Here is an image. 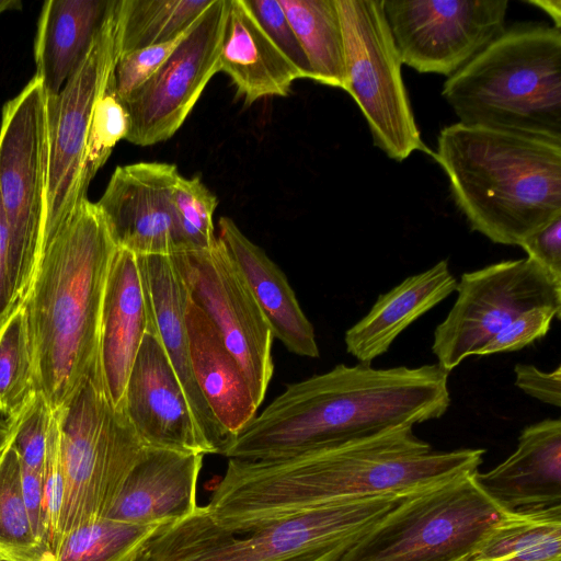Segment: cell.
I'll use <instances>...</instances> for the list:
<instances>
[{"label":"cell","mask_w":561,"mask_h":561,"mask_svg":"<svg viewBox=\"0 0 561 561\" xmlns=\"http://www.w3.org/2000/svg\"><path fill=\"white\" fill-rule=\"evenodd\" d=\"M485 450L436 451L400 425L344 444L274 459H229L206 506L233 530L305 510L381 495H413L474 473Z\"/></svg>","instance_id":"1"},{"label":"cell","mask_w":561,"mask_h":561,"mask_svg":"<svg viewBox=\"0 0 561 561\" xmlns=\"http://www.w3.org/2000/svg\"><path fill=\"white\" fill-rule=\"evenodd\" d=\"M448 374L438 364L391 368L339 364L287 385L229 442L222 456L287 457L437 420L450 405Z\"/></svg>","instance_id":"2"},{"label":"cell","mask_w":561,"mask_h":561,"mask_svg":"<svg viewBox=\"0 0 561 561\" xmlns=\"http://www.w3.org/2000/svg\"><path fill=\"white\" fill-rule=\"evenodd\" d=\"M116 249L99 208L89 199L43 237L20 306L28 324L38 391L53 412L98 367L102 300Z\"/></svg>","instance_id":"3"},{"label":"cell","mask_w":561,"mask_h":561,"mask_svg":"<svg viewBox=\"0 0 561 561\" xmlns=\"http://www.w3.org/2000/svg\"><path fill=\"white\" fill-rule=\"evenodd\" d=\"M432 156L470 228L493 243L519 245L561 217V142L458 122Z\"/></svg>","instance_id":"4"},{"label":"cell","mask_w":561,"mask_h":561,"mask_svg":"<svg viewBox=\"0 0 561 561\" xmlns=\"http://www.w3.org/2000/svg\"><path fill=\"white\" fill-rule=\"evenodd\" d=\"M459 123L561 142V30L520 22L447 78Z\"/></svg>","instance_id":"5"},{"label":"cell","mask_w":561,"mask_h":561,"mask_svg":"<svg viewBox=\"0 0 561 561\" xmlns=\"http://www.w3.org/2000/svg\"><path fill=\"white\" fill-rule=\"evenodd\" d=\"M409 496L330 504L244 531L219 525L198 506L147 539V561H334Z\"/></svg>","instance_id":"6"},{"label":"cell","mask_w":561,"mask_h":561,"mask_svg":"<svg viewBox=\"0 0 561 561\" xmlns=\"http://www.w3.org/2000/svg\"><path fill=\"white\" fill-rule=\"evenodd\" d=\"M54 413L59 424L65 477L61 542L71 530L106 517L148 447L125 413L110 402L98 367Z\"/></svg>","instance_id":"7"},{"label":"cell","mask_w":561,"mask_h":561,"mask_svg":"<svg viewBox=\"0 0 561 561\" xmlns=\"http://www.w3.org/2000/svg\"><path fill=\"white\" fill-rule=\"evenodd\" d=\"M510 514L466 474L409 496L334 561H465Z\"/></svg>","instance_id":"8"},{"label":"cell","mask_w":561,"mask_h":561,"mask_svg":"<svg viewBox=\"0 0 561 561\" xmlns=\"http://www.w3.org/2000/svg\"><path fill=\"white\" fill-rule=\"evenodd\" d=\"M340 15L347 85L362 111L374 145L401 162L423 144L402 78L383 0H335Z\"/></svg>","instance_id":"9"},{"label":"cell","mask_w":561,"mask_h":561,"mask_svg":"<svg viewBox=\"0 0 561 561\" xmlns=\"http://www.w3.org/2000/svg\"><path fill=\"white\" fill-rule=\"evenodd\" d=\"M46 91L34 75L2 108L0 195L7 216L21 302L41 253L48 186Z\"/></svg>","instance_id":"10"},{"label":"cell","mask_w":561,"mask_h":561,"mask_svg":"<svg viewBox=\"0 0 561 561\" xmlns=\"http://www.w3.org/2000/svg\"><path fill=\"white\" fill-rule=\"evenodd\" d=\"M118 2L113 0L85 58L59 93H46L49 167L44 236L88 199L87 142L95 104L119 55Z\"/></svg>","instance_id":"11"},{"label":"cell","mask_w":561,"mask_h":561,"mask_svg":"<svg viewBox=\"0 0 561 561\" xmlns=\"http://www.w3.org/2000/svg\"><path fill=\"white\" fill-rule=\"evenodd\" d=\"M456 291L432 344L438 366L447 373L522 312L542 306L561 309V285L527 256L463 273Z\"/></svg>","instance_id":"12"},{"label":"cell","mask_w":561,"mask_h":561,"mask_svg":"<svg viewBox=\"0 0 561 561\" xmlns=\"http://www.w3.org/2000/svg\"><path fill=\"white\" fill-rule=\"evenodd\" d=\"M190 299L208 317L242 368L257 408L274 373L273 333L242 273L219 240L170 255Z\"/></svg>","instance_id":"13"},{"label":"cell","mask_w":561,"mask_h":561,"mask_svg":"<svg viewBox=\"0 0 561 561\" xmlns=\"http://www.w3.org/2000/svg\"><path fill=\"white\" fill-rule=\"evenodd\" d=\"M507 0H383L402 65L451 77L505 28Z\"/></svg>","instance_id":"14"},{"label":"cell","mask_w":561,"mask_h":561,"mask_svg":"<svg viewBox=\"0 0 561 561\" xmlns=\"http://www.w3.org/2000/svg\"><path fill=\"white\" fill-rule=\"evenodd\" d=\"M227 11L228 0H214L159 70L124 102L129 116L125 140L151 146L180 129L219 72Z\"/></svg>","instance_id":"15"},{"label":"cell","mask_w":561,"mask_h":561,"mask_svg":"<svg viewBox=\"0 0 561 561\" xmlns=\"http://www.w3.org/2000/svg\"><path fill=\"white\" fill-rule=\"evenodd\" d=\"M181 174L174 163L119 165L95 203L119 249L135 255H172L188 249L173 204Z\"/></svg>","instance_id":"16"},{"label":"cell","mask_w":561,"mask_h":561,"mask_svg":"<svg viewBox=\"0 0 561 561\" xmlns=\"http://www.w3.org/2000/svg\"><path fill=\"white\" fill-rule=\"evenodd\" d=\"M123 412L147 447L214 454L149 324L127 380Z\"/></svg>","instance_id":"17"},{"label":"cell","mask_w":561,"mask_h":561,"mask_svg":"<svg viewBox=\"0 0 561 561\" xmlns=\"http://www.w3.org/2000/svg\"><path fill=\"white\" fill-rule=\"evenodd\" d=\"M149 312V327L172 366L198 428L214 454L222 455L230 442L203 398L194 378L185 313L186 285L170 255H137Z\"/></svg>","instance_id":"18"},{"label":"cell","mask_w":561,"mask_h":561,"mask_svg":"<svg viewBox=\"0 0 561 561\" xmlns=\"http://www.w3.org/2000/svg\"><path fill=\"white\" fill-rule=\"evenodd\" d=\"M149 324L137 255L117 248L102 300L98 367L112 405L124 410L127 380Z\"/></svg>","instance_id":"19"},{"label":"cell","mask_w":561,"mask_h":561,"mask_svg":"<svg viewBox=\"0 0 561 561\" xmlns=\"http://www.w3.org/2000/svg\"><path fill=\"white\" fill-rule=\"evenodd\" d=\"M205 455L148 447L127 476L106 517L135 525L176 522L197 505Z\"/></svg>","instance_id":"20"},{"label":"cell","mask_w":561,"mask_h":561,"mask_svg":"<svg viewBox=\"0 0 561 561\" xmlns=\"http://www.w3.org/2000/svg\"><path fill=\"white\" fill-rule=\"evenodd\" d=\"M481 490L500 507L522 513L561 505V421L525 427L516 449L493 469L476 472Z\"/></svg>","instance_id":"21"},{"label":"cell","mask_w":561,"mask_h":561,"mask_svg":"<svg viewBox=\"0 0 561 561\" xmlns=\"http://www.w3.org/2000/svg\"><path fill=\"white\" fill-rule=\"evenodd\" d=\"M217 237L242 273L274 339L290 353L319 357L313 325L279 266L228 217L219 218Z\"/></svg>","instance_id":"22"},{"label":"cell","mask_w":561,"mask_h":561,"mask_svg":"<svg viewBox=\"0 0 561 561\" xmlns=\"http://www.w3.org/2000/svg\"><path fill=\"white\" fill-rule=\"evenodd\" d=\"M447 260L411 275L381 294L368 313L345 332L346 352L362 364L383 355L410 324L457 288Z\"/></svg>","instance_id":"23"},{"label":"cell","mask_w":561,"mask_h":561,"mask_svg":"<svg viewBox=\"0 0 561 561\" xmlns=\"http://www.w3.org/2000/svg\"><path fill=\"white\" fill-rule=\"evenodd\" d=\"M225 72L245 105L271 96H287L300 76L257 22L245 0H228L219 53Z\"/></svg>","instance_id":"24"},{"label":"cell","mask_w":561,"mask_h":561,"mask_svg":"<svg viewBox=\"0 0 561 561\" xmlns=\"http://www.w3.org/2000/svg\"><path fill=\"white\" fill-rule=\"evenodd\" d=\"M185 322L194 378L210 412L231 440L259 409L248 379L208 317L191 299Z\"/></svg>","instance_id":"25"},{"label":"cell","mask_w":561,"mask_h":561,"mask_svg":"<svg viewBox=\"0 0 561 561\" xmlns=\"http://www.w3.org/2000/svg\"><path fill=\"white\" fill-rule=\"evenodd\" d=\"M113 0L44 2L34 39L35 75L48 95L59 93L85 58Z\"/></svg>","instance_id":"26"},{"label":"cell","mask_w":561,"mask_h":561,"mask_svg":"<svg viewBox=\"0 0 561 561\" xmlns=\"http://www.w3.org/2000/svg\"><path fill=\"white\" fill-rule=\"evenodd\" d=\"M308 60L312 80L345 90L344 44L335 0H278Z\"/></svg>","instance_id":"27"},{"label":"cell","mask_w":561,"mask_h":561,"mask_svg":"<svg viewBox=\"0 0 561 561\" xmlns=\"http://www.w3.org/2000/svg\"><path fill=\"white\" fill-rule=\"evenodd\" d=\"M469 561H561V505L511 513Z\"/></svg>","instance_id":"28"},{"label":"cell","mask_w":561,"mask_h":561,"mask_svg":"<svg viewBox=\"0 0 561 561\" xmlns=\"http://www.w3.org/2000/svg\"><path fill=\"white\" fill-rule=\"evenodd\" d=\"M213 2L214 0H119V55L176 38Z\"/></svg>","instance_id":"29"},{"label":"cell","mask_w":561,"mask_h":561,"mask_svg":"<svg viewBox=\"0 0 561 561\" xmlns=\"http://www.w3.org/2000/svg\"><path fill=\"white\" fill-rule=\"evenodd\" d=\"M0 561H57L32 529L22 496L21 463L11 444L0 460Z\"/></svg>","instance_id":"30"},{"label":"cell","mask_w":561,"mask_h":561,"mask_svg":"<svg viewBox=\"0 0 561 561\" xmlns=\"http://www.w3.org/2000/svg\"><path fill=\"white\" fill-rule=\"evenodd\" d=\"M38 391L25 311L19 306L0 324V414L14 415Z\"/></svg>","instance_id":"31"},{"label":"cell","mask_w":561,"mask_h":561,"mask_svg":"<svg viewBox=\"0 0 561 561\" xmlns=\"http://www.w3.org/2000/svg\"><path fill=\"white\" fill-rule=\"evenodd\" d=\"M161 525H135L104 517L68 533L59 545L56 560L118 561Z\"/></svg>","instance_id":"32"},{"label":"cell","mask_w":561,"mask_h":561,"mask_svg":"<svg viewBox=\"0 0 561 561\" xmlns=\"http://www.w3.org/2000/svg\"><path fill=\"white\" fill-rule=\"evenodd\" d=\"M128 131L129 116L116 93L113 70L95 104L89 129L85 165L91 181L105 164L116 144L126 139Z\"/></svg>","instance_id":"33"},{"label":"cell","mask_w":561,"mask_h":561,"mask_svg":"<svg viewBox=\"0 0 561 561\" xmlns=\"http://www.w3.org/2000/svg\"><path fill=\"white\" fill-rule=\"evenodd\" d=\"M173 204L188 249L215 243L214 213L218 201L199 176L187 179L181 175L174 188Z\"/></svg>","instance_id":"34"},{"label":"cell","mask_w":561,"mask_h":561,"mask_svg":"<svg viewBox=\"0 0 561 561\" xmlns=\"http://www.w3.org/2000/svg\"><path fill=\"white\" fill-rule=\"evenodd\" d=\"M51 415L44 394L35 391L14 415L8 417L11 445L19 455L21 468L43 473Z\"/></svg>","instance_id":"35"},{"label":"cell","mask_w":561,"mask_h":561,"mask_svg":"<svg viewBox=\"0 0 561 561\" xmlns=\"http://www.w3.org/2000/svg\"><path fill=\"white\" fill-rule=\"evenodd\" d=\"M190 27L172 41L118 56L114 81L116 93L123 103L159 70L185 38Z\"/></svg>","instance_id":"36"},{"label":"cell","mask_w":561,"mask_h":561,"mask_svg":"<svg viewBox=\"0 0 561 561\" xmlns=\"http://www.w3.org/2000/svg\"><path fill=\"white\" fill-rule=\"evenodd\" d=\"M561 309L542 306L522 312L496 333L484 346L474 352L476 356L519 351L543 337L554 318L560 319Z\"/></svg>","instance_id":"37"},{"label":"cell","mask_w":561,"mask_h":561,"mask_svg":"<svg viewBox=\"0 0 561 561\" xmlns=\"http://www.w3.org/2000/svg\"><path fill=\"white\" fill-rule=\"evenodd\" d=\"M245 2L268 37L296 68L300 79L312 80L306 55L278 0H245Z\"/></svg>","instance_id":"38"},{"label":"cell","mask_w":561,"mask_h":561,"mask_svg":"<svg viewBox=\"0 0 561 561\" xmlns=\"http://www.w3.org/2000/svg\"><path fill=\"white\" fill-rule=\"evenodd\" d=\"M519 247L561 285V217L525 238Z\"/></svg>","instance_id":"39"},{"label":"cell","mask_w":561,"mask_h":561,"mask_svg":"<svg viewBox=\"0 0 561 561\" xmlns=\"http://www.w3.org/2000/svg\"><path fill=\"white\" fill-rule=\"evenodd\" d=\"M515 386L528 396L546 404L561 407V366L546 373L534 365L517 364L514 367Z\"/></svg>","instance_id":"40"},{"label":"cell","mask_w":561,"mask_h":561,"mask_svg":"<svg viewBox=\"0 0 561 561\" xmlns=\"http://www.w3.org/2000/svg\"><path fill=\"white\" fill-rule=\"evenodd\" d=\"M10 229L0 195V324L20 306Z\"/></svg>","instance_id":"41"},{"label":"cell","mask_w":561,"mask_h":561,"mask_svg":"<svg viewBox=\"0 0 561 561\" xmlns=\"http://www.w3.org/2000/svg\"><path fill=\"white\" fill-rule=\"evenodd\" d=\"M21 488L24 505L34 535L41 543L49 549L47 542L43 473L21 468Z\"/></svg>","instance_id":"42"},{"label":"cell","mask_w":561,"mask_h":561,"mask_svg":"<svg viewBox=\"0 0 561 561\" xmlns=\"http://www.w3.org/2000/svg\"><path fill=\"white\" fill-rule=\"evenodd\" d=\"M545 11L553 21V26L561 30V0H527Z\"/></svg>","instance_id":"43"},{"label":"cell","mask_w":561,"mask_h":561,"mask_svg":"<svg viewBox=\"0 0 561 561\" xmlns=\"http://www.w3.org/2000/svg\"><path fill=\"white\" fill-rule=\"evenodd\" d=\"M12 440V431L9 420L0 417V460Z\"/></svg>","instance_id":"44"},{"label":"cell","mask_w":561,"mask_h":561,"mask_svg":"<svg viewBox=\"0 0 561 561\" xmlns=\"http://www.w3.org/2000/svg\"><path fill=\"white\" fill-rule=\"evenodd\" d=\"M148 539V538H147ZM147 539L141 541L118 561H147Z\"/></svg>","instance_id":"45"},{"label":"cell","mask_w":561,"mask_h":561,"mask_svg":"<svg viewBox=\"0 0 561 561\" xmlns=\"http://www.w3.org/2000/svg\"><path fill=\"white\" fill-rule=\"evenodd\" d=\"M22 5L20 0H0V15L7 11H20Z\"/></svg>","instance_id":"46"},{"label":"cell","mask_w":561,"mask_h":561,"mask_svg":"<svg viewBox=\"0 0 561 561\" xmlns=\"http://www.w3.org/2000/svg\"><path fill=\"white\" fill-rule=\"evenodd\" d=\"M466 561H469V560H466Z\"/></svg>","instance_id":"47"},{"label":"cell","mask_w":561,"mask_h":561,"mask_svg":"<svg viewBox=\"0 0 561 561\" xmlns=\"http://www.w3.org/2000/svg\"><path fill=\"white\" fill-rule=\"evenodd\" d=\"M466 561V560H465Z\"/></svg>","instance_id":"48"}]
</instances>
